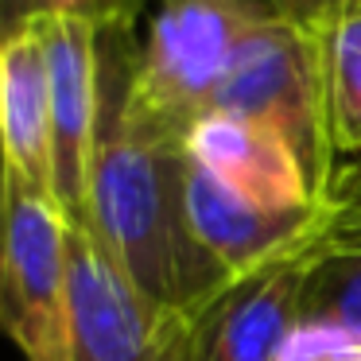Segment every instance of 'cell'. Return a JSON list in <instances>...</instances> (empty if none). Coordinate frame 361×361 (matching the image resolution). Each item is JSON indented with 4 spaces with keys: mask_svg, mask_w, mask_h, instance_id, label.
<instances>
[{
    "mask_svg": "<svg viewBox=\"0 0 361 361\" xmlns=\"http://www.w3.org/2000/svg\"><path fill=\"white\" fill-rule=\"evenodd\" d=\"M97 16V128L82 221L109 241L156 303L195 314L237 280H229L190 229L187 136L152 117L133 94L140 59L136 4H113Z\"/></svg>",
    "mask_w": 361,
    "mask_h": 361,
    "instance_id": "cell-1",
    "label": "cell"
},
{
    "mask_svg": "<svg viewBox=\"0 0 361 361\" xmlns=\"http://www.w3.org/2000/svg\"><path fill=\"white\" fill-rule=\"evenodd\" d=\"M71 218L55 195L0 167V330L24 361H66Z\"/></svg>",
    "mask_w": 361,
    "mask_h": 361,
    "instance_id": "cell-2",
    "label": "cell"
},
{
    "mask_svg": "<svg viewBox=\"0 0 361 361\" xmlns=\"http://www.w3.org/2000/svg\"><path fill=\"white\" fill-rule=\"evenodd\" d=\"M210 113H241L280 128L319 190L326 195L338 171L326 128V90L322 55L311 27L268 12L237 51Z\"/></svg>",
    "mask_w": 361,
    "mask_h": 361,
    "instance_id": "cell-3",
    "label": "cell"
},
{
    "mask_svg": "<svg viewBox=\"0 0 361 361\" xmlns=\"http://www.w3.org/2000/svg\"><path fill=\"white\" fill-rule=\"evenodd\" d=\"M268 12V0H164L136 59V102L187 136L210 113L245 35Z\"/></svg>",
    "mask_w": 361,
    "mask_h": 361,
    "instance_id": "cell-4",
    "label": "cell"
},
{
    "mask_svg": "<svg viewBox=\"0 0 361 361\" xmlns=\"http://www.w3.org/2000/svg\"><path fill=\"white\" fill-rule=\"evenodd\" d=\"M66 361H159L187 314L156 303L90 221H71Z\"/></svg>",
    "mask_w": 361,
    "mask_h": 361,
    "instance_id": "cell-5",
    "label": "cell"
},
{
    "mask_svg": "<svg viewBox=\"0 0 361 361\" xmlns=\"http://www.w3.org/2000/svg\"><path fill=\"white\" fill-rule=\"evenodd\" d=\"M97 35L102 16L94 12H47L43 39H47L51 71V195L71 221L86 218L90 156H94L97 128Z\"/></svg>",
    "mask_w": 361,
    "mask_h": 361,
    "instance_id": "cell-6",
    "label": "cell"
},
{
    "mask_svg": "<svg viewBox=\"0 0 361 361\" xmlns=\"http://www.w3.org/2000/svg\"><path fill=\"white\" fill-rule=\"evenodd\" d=\"M322 237V233H319ZM319 237L221 291L202 314V361H276L307 314Z\"/></svg>",
    "mask_w": 361,
    "mask_h": 361,
    "instance_id": "cell-7",
    "label": "cell"
},
{
    "mask_svg": "<svg viewBox=\"0 0 361 361\" xmlns=\"http://www.w3.org/2000/svg\"><path fill=\"white\" fill-rule=\"evenodd\" d=\"M187 152L198 167L218 175L229 190L264 210H322L326 195L288 136L241 113H206L187 133Z\"/></svg>",
    "mask_w": 361,
    "mask_h": 361,
    "instance_id": "cell-8",
    "label": "cell"
},
{
    "mask_svg": "<svg viewBox=\"0 0 361 361\" xmlns=\"http://www.w3.org/2000/svg\"><path fill=\"white\" fill-rule=\"evenodd\" d=\"M187 218L198 245L226 268L229 280H245L272 260L311 245L326 226V206L322 210H264L190 159Z\"/></svg>",
    "mask_w": 361,
    "mask_h": 361,
    "instance_id": "cell-9",
    "label": "cell"
},
{
    "mask_svg": "<svg viewBox=\"0 0 361 361\" xmlns=\"http://www.w3.org/2000/svg\"><path fill=\"white\" fill-rule=\"evenodd\" d=\"M0 167L51 190V71L43 16L0 35Z\"/></svg>",
    "mask_w": 361,
    "mask_h": 361,
    "instance_id": "cell-10",
    "label": "cell"
},
{
    "mask_svg": "<svg viewBox=\"0 0 361 361\" xmlns=\"http://www.w3.org/2000/svg\"><path fill=\"white\" fill-rule=\"evenodd\" d=\"M322 55L326 128L334 156L361 159V0L311 27Z\"/></svg>",
    "mask_w": 361,
    "mask_h": 361,
    "instance_id": "cell-11",
    "label": "cell"
},
{
    "mask_svg": "<svg viewBox=\"0 0 361 361\" xmlns=\"http://www.w3.org/2000/svg\"><path fill=\"white\" fill-rule=\"evenodd\" d=\"M303 322L361 334V249H322L314 252L311 283H307Z\"/></svg>",
    "mask_w": 361,
    "mask_h": 361,
    "instance_id": "cell-12",
    "label": "cell"
},
{
    "mask_svg": "<svg viewBox=\"0 0 361 361\" xmlns=\"http://www.w3.org/2000/svg\"><path fill=\"white\" fill-rule=\"evenodd\" d=\"M276 361H361V334L326 322H303Z\"/></svg>",
    "mask_w": 361,
    "mask_h": 361,
    "instance_id": "cell-13",
    "label": "cell"
},
{
    "mask_svg": "<svg viewBox=\"0 0 361 361\" xmlns=\"http://www.w3.org/2000/svg\"><path fill=\"white\" fill-rule=\"evenodd\" d=\"M319 245L322 249H361V210L326 206V226H322Z\"/></svg>",
    "mask_w": 361,
    "mask_h": 361,
    "instance_id": "cell-14",
    "label": "cell"
},
{
    "mask_svg": "<svg viewBox=\"0 0 361 361\" xmlns=\"http://www.w3.org/2000/svg\"><path fill=\"white\" fill-rule=\"evenodd\" d=\"M326 206H334V210H361V159L338 164L330 190H326Z\"/></svg>",
    "mask_w": 361,
    "mask_h": 361,
    "instance_id": "cell-15",
    "label": "cell"
},
{
    "mask_svg": "<svg viewBox=\"0 0 361 361\" xmlns=\"http://www.w3.org/2000/svg\"><path fill=\"white\" fill-rule=\"evenodd\" d=\"M66 0H0V35L16 32V27L32 24V20L47 16V12H63Z\"/></svg>",
    "mask_w": 361,
    "mask_h": 361,
    "instance_id": "cell-16",
    "label": "cell"
},
{
    "mask_svg": "<svg viewBox=\"0 0 361 361\" xmlns=\"http://www.w3.org/2000/svg\"><path fill=\"white\" fill-rule=\"evenodd\" d=\"M345 4H353V0H268V8L272 12H280V16L295 20V24H303V27L322 24L330 12L345 8Z\"/></svg>",
    "mask_w": 361,
    "mask_h": 361,
    "instance_id": "cell-17",
    "label": "cell"
},
{
    "mask_svg": "<svg viewBox=\"0 0 361 361\" xmlns=\"http://www.w3.org/2000/svg\"><path fill=\"white\" fill-rule=\"evenodd\" d=\"M202 311H206V307H202ZM202 311H195V314L183 319V326L175 330L171 345L164 350V357H159V361H202V334H198V314H202Z\"/></svg>",
    "mask_w": 361,
    "mask_h": 361,
    "instance_id": "cell-18",
    "label": "cell"
},
{
    "mask_svg": "<svg viewBox=\"0 0 361 361\" xmlns=\"http://www.w3.org/2000/svg\"><path fill=\"white\" fill-rule=\"evenodd\" d=\"M113 4H128V0H66V8L71 12H105V8H113Z\"/></svg>",
    "mask_w": 361,
    "mask_h": 361,
    "instance_id": "cell-19",
    "label": "cell"
}]
</instances>
